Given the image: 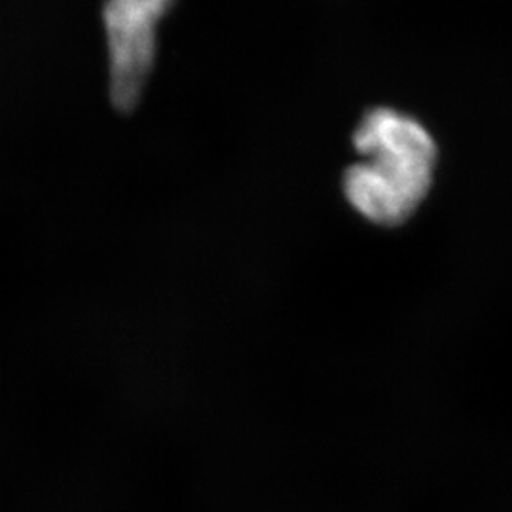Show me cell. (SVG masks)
<instances>
[{
  "label": "cell",
  "mask_w": 512,
  "mask_h": 512,
  "mask_svg": "<svg viewBox=\"0 0 512 512\" xmlns=\"http://www.w3.org/2000/svg\"><path fill=\"white\" fill-rule=\"evenodd\" d=\"M365 162L344 173L349 203L366 219L397 226L423 202L433 183L437 143L414 116L389 107L366 110L353 131Z\"/></svg>",
  "instance_id": "obj_1"
},
{
  "label": "cell",
  "mask_w": 512,
  "mask_h": 512,
  "mask_svg": "<svg viewBox=\"0 0 512 512\" xmlns=\"http://www.w3.org/2000/svg\"><path fill=\"white\" fill-rule=\"evenodd\" d=\"M169 6L164 0H116L105 6L110 99L116 109H135L145 90L156 52V25Z\"/></svg>",
  "instance_id": "obj_2"
}]
</instances>
